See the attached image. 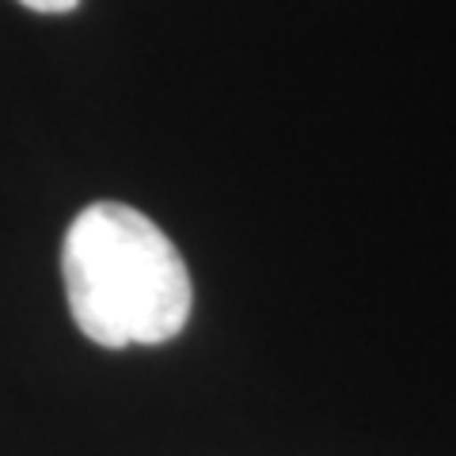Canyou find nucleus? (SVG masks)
<instances>
[{"instance_id": "nucleus-1", "label": "nucleus", "mask_w": 456, "mask_h": 456, "mask_svg": "<svg viewBox=\"0 0 456 456\" xmlns=\"http://www.w3.org/2000/svg\"><path fill=\"white\" fill-rule=\"evenodd\" d=\"M69 312L107 350L171 342L191 320L194 285L179 248L126 202H92L65 232Z\"/></svg>"}, {"instance_id": "nucleus-2", "label": "nucleus", "mask_w": 456, "mask_h": 456, "mask_svg": "<svg viewBox=\"0 0 456 456\" xmlns=\"http://www.w3.org/2000/svg\"><path fill=\"white\" fill-rule=\"evenodd\" d=\"M23 8L31 12H42V16H65V12H73L80 0H20Z\"/></svg>"}]
</instances>
